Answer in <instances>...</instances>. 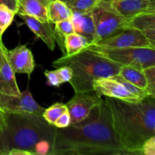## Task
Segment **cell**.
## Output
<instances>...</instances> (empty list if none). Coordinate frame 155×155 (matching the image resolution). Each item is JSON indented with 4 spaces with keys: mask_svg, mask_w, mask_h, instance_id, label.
Returning <instances> with one entry per match:
<instances>
[{
    "mask_svg": "<svg viewBox=\"0 0 155 155\" xmlns=\"http://www.w3.org/2000/svg\"><path fill=\"white\" fill-rule=\"evenodd\" d=\"M8 155H32V154L28 151L18 149V148H14V149H12L8 153Z\"/></svg>",
    "mask_w": 155,
    "mask_h": 155,
    "instance_id": "31",
    "label": "cell"
},
{
    "mask_svg": "<svg viewBox=\"0 0 155 155\" xmlns=\"http://www.w3.org/2000/svg\"><path fill=\"white\" fill-rule=\"evenodd\" d=\"M56 132L57 127L42 114L5 113L0 126V155H8L14 148L28 151L32 155L51 154Z\"/></svg>",
    "mask_w": 155,
    "mask_h": 155,
    "instance_id": "3",
    "label": "cell"
},
{
    "mask_svg": "<svg viewBox=\"0 0 155 155\" xmlns=\"http://www.w3.org/2000/svg\"><path fill=\"white\" fill-rule=\"evenodd\" d=\"M71 124V117H70L68 110H66L56 120L54 126L57 127V128H64V127L70 126Z\"/></svg>",
    "mask_w": 155,
    "mask_h": 155,
    "instance_id": "29",
    "label": "cell"
},
{
    "mask_svg": "<svg viewBox=\"0 0 155 155\" xmlns=\"http://www.w3.org/2000/svg\"><path fill=\"white\" fill-rule=\"evenodd\" d=\"M6 48H2L0 64V93L5 95H21V92L17 84L15 73L8 62L5 54Z\"/></svg>",
    "mask_w": 155,
    "mask_h": 155,
    "instance_id": "16",
    "label": "cell"
},
{
    "mask_svg": "<svg viewBox=\"0 0 155 155\" xmlns=\"http://www.w3.org/2000/svg\"><path fill=\"white\" fill-rule=\"evenodd\" d=\"M148 1H149L151 3V4L154 5H155V0H148Z\"/></svg>",
    "mask_w": 155,
    "mask_h": 155,
    "instance_id": "35",
    "label": "cell"
},
{
    "mask_svg": "<svg viewBox=\"0 0 155 155\" xmlns=\"http://www.w3.org/2000/svg\"><path fill=\"white\" fill-rule=\"evenodd\" d=\"M5 5L17 13L18 10V0H0V5Z\"/></svg>",
    "mask_w": 155,
    "mask_h": 155,
    "instance_id": "30",
    "label": "cell"
},
{
    "mask_svg": "<svg viewBox=\"0 0 155 155\" xmlns=\"http://www.w3.org/2000/svg\"><path fill=\"white\" fill-rule=\"evenodd\" d=\"M72 11L61 0H51L48 6V17L50 22L56 24L63 20L71 18Z\"/></svg>",
    "mask_w": 155,
    "mask_h": 155,
    "instance_id": "18",
    "label": "cell"
},
{
    "mask_svg": "<svg viewBox=\"0 0 155 155\" xmlns=\"http://www.w3.org/2000/svg\"><path fill=\"white\" fill-rule=\"evenodd\" d=\"M61 1H63V2H66L68 1V0H61Z\"/></svg>",
    "mask_w": 155,
    "mask_h": 155,
    "instance_id": "36",
    "label": "cell"
},
{
    "mask_svg": "<svg viewBox=\"0 0 155 155\" xmlns=\"http://www.w3.org/2000/svg\"><path fill=\"white\" fill-rule=\"evenodd\" d=\"M87 45H89V42L84 36L77 33L67 35L64 37V47L66 51L65 55L76 54L84 49Z\"/></svg>",
    "mask_w": 155,
    "mask_h": 155,
    "instance_id": "20",
    "label": "cell"
},
{
    "mask_svg": "<svg viewBox=\"0 0 155 155\" xmlns=\"http://www.w3.org/2000/svg\"><path fill=\"white\" fill-rule=\"evenodd\" d=\"M86 49L93 51L120 65H126L144 70L155 66L154 48L148 47H128V48H107L89 45Z\"/></svg>",
    "mask_w": 155,
    "mask_h": 155,
    "instance_id": "5",
    "label": "cell"
},
{
    "mask_svg": "<svg viewBox=\"0 0 155 155\" xmlns=\"http://www.w3.org/2000/svg\"><path fill=\"white\" fill-rule=\"evenodd\" d=\"M110 78L113 79V80H117V82L120 83L121 84L127 89V90L128 91V92H130V93L133 94L134 96H136V98H139V100L144 99V98H147V97H151L149 96L148 92H147L145 89L138 87V86L129 83V82H127V80L123 79L122 77L120 75H118V74L113 76V77H110Z\"/></svg>",
    "mask_w": 155,
    "mask_h": 155,
    "instance_id": "23",
    "label": "cell"
},
{
    "mask_svg": "<svg viewBox=\"0 0 155 155\" xmlns=\"http://www.w3.org/2000/svg\"><path fill=\"white\" fill-rule=\"evenodd\" d=\"M93 91L101 97H110L127 101H139V98L128 92L120 83L110 77L95 80L93 85Z\"/></svg>",
    "mask_w": 155,
    "mask_h": 155,
    "instance_id": "11",
    "label": "cell"
},
{
    "mask_svg": "<svg viewBox=\"0 0 155 155\" xmlns=\"http://www.w3.org/2000/svg\"><path fill=\"white\" fill-rule=\"evenodd\" d=\"M20 18L24 21L26 25L37 37L42 39L44 43L51 51L55 48L54 24L50 21H42L32 16L19 14Z\"/></svg>",
    "mask_w": 155,
    "mask_h": 155,
    "instance_id": "13",
    "label": "cell"
},
{
    "mask_svg": "<svg viewBox=\"0 0 155 155\" xmlns=\"http://www.w3.org/2000/svg\"><path fill=\"white\" fill-rule=\"evenodd\" d=\"M16 12L12 11L5 5H0V29L5 31L6 29L12 24Z\"/></svg>",
    "mask_w": 155,
    "mask_h": 155,
    "instance_id": "24",
    "label": "cell"
},
{
    "mask_svg": "<svg viewBox=\"0 0 155 155\" xmlns=\"http://www.w3.org/2000/svg\"><path fill=\"white\" fill-rule=\"evenodd\" d=\"M3 46H4V44H3L2 41L0 40V64H1V56H2V52Z\"/></svg>",
    "mask_w": 155,
    "mask_h": 155,
    "instance_id": "33",
    "label": "cell"
},
{
    "mask_svg": "<svg viewBox=\"0 0 155 155\" xmlns=\"http://www.w3.org/2000/svg\"><path fill=\"white\" fill-rule=\"evenodd\" d=\"M146 77L147 86L145 91L149 96L155 98V66L150 67L143 70Z\"/></svg>",
    "mask_w": 155,
    "mask_h": 155,
    "instance_id": "25",
    "label": "cell"
},
{
    "mask_svg": "<svg viewBox=\"0 0 155 155\" xmlns=\"http://www.w3.org/2000/svg\"><path fill=\"white\" fill-rule=\"evenodd\" d=\"M58 75L59 78H60L61 82L62 83H69L71 81V78L73 76V71L70 67L68 66H61L58 68L56 70Z\"/></svg>",
    "mask_w": 155,
    "mask_h": 155,
    "instance_id": "26",
    "label": "cell"
},
{
    "mask_svg": "<svg viewBox=\"0 0 155 155\" xmlns=\"http://www.w3.org/2000/svg\"><path fill=\"white\" fill-rule=\"evenodd\" d=\"M71 20L74 33L84 36L87 39L89 45H93L95 39V29L92 11L88 12H72Z\"/></svg>",
    "mask_w": 155,
    "mask_h": 155,
    "instance_id": "15",
    "label": "cell"
},
{
    "mask_svg": "<svg viewBox=\"0 0 155 155\" xmlns=\"http://www.w3.org/2000/svg\"><path fill=\"white\" fill-rule=\"evenodd\" d=\"M114 11L124 18H131L145 12H155V5L148 0H106Z\"/></svg>",
    "mask_w": 155,
    "mask_h": 155,
    "instance_id": "12",
    "label": "cell"
},
{
    "mask_svg": "<svg viewBox=\"0 0 155 155\" xmlns=\"http://www.w3.org/2000/svg\"><path fill=\"white\" fill-rule=\"evenodd\" d=\"M117 139L129 155H142L144 142L155 136V98L127 101L106 97Z\"/></svg>",
    "mask_w": 155,
    "mask_h": 155,
    "instance_id": "2",
    "label": "cell"
},
{
    "mask_svg": "<svg viewBox=\"0 0 155 155\" xmlns=\"http://www.w3.org/2000/svg\"><path fill=\"white\" fill-rule=\"evenodd\" d=\"M66 110H68L66 104L55 103L48 108L45 109L42 114V117L48 124L54 125L56 120Z\"/></svg>",
    "mask_w": 155,
    "mask_h": 155,
    "instance_id": "21",
    "label": "cell"
},
{
    "mask_svg": "<svg viewBox=\"0 0 155 155\" xmlns=\"http://www.w3.org/2000/svg\"><path fill=\"white\" fill-rule=\"evenodd\" d=\"M100 0H68L66 4L72 12H91L97 5Z\"/></svg>",
    "mask_w": 155,
    "mask_h": 155,
    "instance_id": "22",
    "label": "cell"
},
{
    "mask_svg": "<svg viewBox=\"0 0 155 155\" xmlns=\"http://www.w3.org/2000/svg\"><path fill=\"white\" fill-rule=\"evenodd\" d=\"M123 79L127 80L129 83L135 85L139 88L145 90L147 86L146 77L143 70H139L130 66L122 65L120 68L119 74Z\"/></svg>",
    "mask_w": 155,
    "mask_h": 155,
    "instance_id": "19",
    "label": "cell"
},
{
    "mask_svg": "<svg viewBox=\"0 0 155 155\" xmlns=\"http://www.w3.org/2000/svg\"><path fill=\"white\" fill-rule=\"evenodd\" d=\"M51 0H18L17 14L32 16L42 21H49L48 6Z\"/></svg>",
    "mask_w": 155,
    "mask_h": 155,
    "instance_id": "17",
    "label": "cell"
},
{
    "mask_svg": "<svg viewBox=\"0 0 155 155\" xmlns=\"http://www.w3.org/2000/svg\"><path fill=\"white\" fill-rule=\"evenodd\" d=\"M4 114H5L4 112L0 109V126L2 125L3 120H4Z\"/></svg>",
    "mask_w": 155,
    "mask_h": 155,
    "instance_id": "32",
    "label": "cell"
},
{
    "mask_svg": "<svg viewBox=\"0 0 155 155\" xmlns=\"http://www.w3.org/2000/svg\"><path fill=\"white\" fill-rule=\"evenodd\" d=\"M95 45L107 48L148 47L155 48V45L151 43L143 33L134 29H125Z\"/></svg>",
    "mask_w": 155,
    "mask_h": 155,
    "instance_id": "9",
    "label": "cell"
},
{
    "mask_svg": "<svg viewBox=\"0 0 155 155\" xmlns=\"http://www.w3.org/2000/svg\"><path fill=\"white\" fill-rule=\"evenodd\" d=\"M95 29V44L124 30L127 18L114 11L106 0H100L92 10Z\"/></svg>",
    "mask_w": 155,
    "mask_h": 155,
    "instance_id": "6",
    "label": "cell"
},
{
    "mask_svg": "<svg viewBox=\"0 0 155 155\" xmlns=\"http://www.w3.org/2000/svg\"><path fill=\"white\" fill-rule=\"evenodd\" d=\"M129 155L117 139L105 101L82 122L57 128L51 155Z\"/></svg>",
    "mask_w": 155,
    "mask_h": 155,
    "instance_id": "1",
    "label": "cell"
},
{
    "mask_svg": "<svg viewBox=\"0 0 155 155\" xmlns=\"http://www.w3.org/2000/svg\"><path fill=\"white\" fill-rule=\"evenodd\" d=\"M0 109L5 113L27 112L42 115L45 108L35 101L27 89L19 95L0 93Z\"/></svg>",
    "mask_w": 155,
    "mask_h": 155,
    "instance_id": "8",
    "label": "cell"
},
{
    "mask_svg": "<svg viewBox=\"0 0 155 155\" xmlns=\"http://www.w3.org/2000/svg\"><path fill=\"white\" fill-rule=\"evenodd\" d=\"M8 62L15 74H26L30 77L35 68L31 51L26 45H18L12 50L5 49Z\"/></svg>",
    "mask_w": 155,
    "mask_h": 155,
    "instance_id": "10",
    "label": "cell"
},
{
    "mask_svg": "<svg viewBox=\"0 0 155 155\" xmlns=\"http://www.w3.org/2000/svg\"><path fill=\"white\" fill-rule=\"evenodd\" d=\"M44 74L46 77L47 83L49 86H55V87H59L61 86V82L58 75L56 70L55 71H45Z\"/></svg>",
    "mask_w": 155,
    "mask_h": 155,
    "instance_id": "28",
    "label": "cell"
},
{
    "mask_svg": "<svg viewBox=\"0 0 155 155\" xmlns=\"http://www.w3.org/2000/svg\"><path fill=\"white\" fill-rule=\"evenodd\" d=\"M123 29L139 30L155 45V12H145L128 18L124 22Z\"/></svg>",
    "mask_w": 155,
    "mask_h": 155,
    "instance_id": "14",
    "label": "cell"
},
{
    "mask_svg": "<svg viewBox=\"0 0 155 155\" xmlns=\"http://www.w3.org/2000/svg\"><path fill=\"white\" fill-rule=\"evenodd\" d=\"M4 33V31L0 29V40H2V34Z\"/></svg>",
    "mask_w": 155,
    "mask_h": 155,
    "instance_id": "34",
    "label": "cell"
},
{
    "mask_svg": "<svg viewBox=\"0 0 155 155\" xmlns=\"http://www.w3.org/2000/svg\"><path fill=\"white\" fill-rule=\"evenodd\" d=\"M142 155H155V136L147 139L141 148Z\"/></svg>",
    "mask_w": 155,
    "mask_h": 155,
    "instance_id": "27",
    "label": "cell"
},
{
    "mask_svg": "<svg viewBox=\"0 0 155 155\" xmlns=\"http://www.w3.org/2000/svg\"><path fill=\"white\" fill-rule=\"evenodd\" d=\"M52 66L70 67L73 76L69 83L74 92H88L93 91L94 83L98 79L109 78L119 74L121 65L84 48L72 55H63L53 61Z\"/></svg>",
    "mask_w": 155,
    "mask_h": 155,
    "instance_id": "4",
    "label": "cell"
},
{
    "mask_svg": "<svg viewBox=\"0 0 155 155\" xmlns=\"http://www.w3.org/2000/svg\"><path fill=\"white\" fill-rule=\"evenodd\" d=\"M92 92H75L74 97L66 104L71 124H78L86 119L92 110L102 101L101 96Z\"/></svg>",
    "mask_w": 155,
    "mask_h": 155,
    "instance_id": "7",
    "label": "cell"
}]
</instances>
